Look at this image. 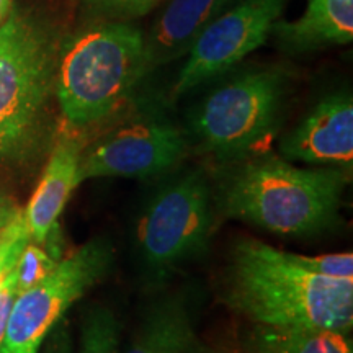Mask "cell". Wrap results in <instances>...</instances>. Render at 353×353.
<instances>
[{
    "label": "cell",
    "mask_w": 353,
    "mask_h": 353,
    "mask_svg": "<svg viewBox=\"0 0 353 353\" xmlns=\"http://www.w3.org/2000/svg\"><path fill=\"white\" fill-rule=\"evenodd\" d=\"M214 174L216 213L293 237L319 236L337 224L352 176L335 167L301 169L268 151L221 164Z\"/></svg>",
    "instance_id": "cell-1"
},
{
    "label": "cell",
    "mask_w": 353,
    "mask_h": 353,
    "mask_svg": "<svg viewBox=\"0 0 353 353\" xmlns=\"http://www.w3.org/2000/svg\"><path fill=\"white\" fill-rule=\"evenodd\" d=\"M223 301L252 324L345 334L353 327V280L304 270L288 252L250 237L232 247Z\"/></svg>",
    "instance_id": "cell-2"
},
{
    "label": "cell",
    "mask_w": 353,
    "mask_h": 353,
    "mask_svg": "<svg viewBox=\"0 0 353 353\" xmlns=\"http://www.w3.org/2000/svg\"><path fill=\"white\" fill-rule=\"evenodd\" d=\"M144 38L130 21H99L64 44L54 90L68 125H97L125 103L148 72Z\"/></svg>",
    "instance_id": "cell-3"
},
{
    "label": "cell",
    "mask_w": 353,
    "mask_h": 353,
    "mask_svg": "<svg viewBox=\"0 0 353 353\" xmlns=\"http://www.w3.org/2000/svg\"><path fill=\"white\" fill-rule=\"evenodd\" d=\"M214 216L213 185L205 169H172L161 175L132 226V252L145 285L161 288L208 252Z\"/></svg>",
    "instance_id": "cell-4"
},
{
    "label": "cell",
    "mask_w": 353,
    "mask_h": 353,
    "mask_svg": "<svg viewBox=\"0 0 353 353\" xmlns=\"http://www.w3.org/2000/svg\"><path fill=\"white\" fill-rule=\"evenodd\" d=\"M286 79L280 69L245 70L203 99L190 118L203 152L221 164L267 151L278 130Z\"/></svg>",
    "instance_id": "cell-5"
},
{
    "label": "cell",
    "mask_w": 353,
    "mask_h": 353,
    "mask_svg": "<svg viewBox=\"0 0 353 353\" xmlns=\"http://www.w3.org/2000/svg\"><path fill=\"white\" fill-rule=\"evenodd\" d=\"M56 63L51 39L32 20L12 13L0 25V162L33 141L54 90Z\"/></svg>",
    "instance_id": "cell-6"
},
{
    "label": "cell",
    "mask_w": 353,
    "mask_h": 353,
    "mask_svg": "<svg viewBox=\"0 0 353 353\" xmlns=\"http://www.w3.org/2000/svg\"><path fill=\"white\" fill-rule=\"evenodd\" d=\"M114 260L113 244L94 237L33 288L17 294L0 353H38L44 339L88 290L108 275Z\"/></svg>",
    "instance_id": "cell-7"
},
{
    "label": "cell",
    "mask_w": 353,
    "mask_h": 353,
    "mask_svg": "<svg viewBox=\"0 0 353 353\" xmlns=\"http://www.w3.org/2000/svg\"><path fill=\"white\" fill-rule=\"evenodd\" d=\"M188 141L175 123L157 112H141L114 123L82 149L79 180L156 179L175 169Z\"/></svg>",
    "instance_id": "cell-8"
},
{
    "label": "cell",
    "mask_w": 353,
    "mask_h": 353,
    "mask_svg": "<svg viewBox=\"0 0 353 353\" xmlns=\"http://www.w3.org/2000/svg\"><path fill=\"white\" fill-rule=\"evenodd\" d=\"M286 0H239L219 13L188 51L174 94L182 95L210 79L228 72L245 56L259 50L283 13Z\"/></svg>",
    "instance_id": "cell-9"
},
{
    "label": "cell",
    "mask_w": 353,
    "mask_h": 353,
    "mask_svg": "<svg viewBox=\"0 0 353 353\" xmlns=\"http://www.w3.org/2000/svg\"><path fill=\"white\" fill-rule=\"evenodd\" d=\"M281 157L350 172L353 167V100L347 92L322 99L280 143Z\"/></svg>",
    "instance_id": "cell-10"
},
{
    "label": "cell",
    "mask_w": 353,
    "mask_h": 353,
    "mask_svg": "<svg viewBox=\"0 0 353 353\" xmlns=\"http://www.w3.org/2000/svg\"><path fill=\"white\" fill-rule=\"evenodd\" d=\"M82 149L81 139L70 131L68 125L56 139L41 180L23 210L32 241L39 245L46 244L51 234L56 231L57 221L63 214L70 195L81 185L79 164Z\"/></svg>",
    "instance_id": "cell-11"
},
{
    "label": "cell",
    "mask_w": 353,
    "mask_h": 353,
    "mask_svg": "<svg viewBox=\"0 0 353 353\" xmlns=\"http://www.w3.org/2000/svg\"><path fill=\"white\" fill-rule=\"evenodd\" d=\"M195 321L190 290L162 294L145 307L123 353H185L196 339Z\"/></svg>",
    "instance_id": "cell-12"
},
{
    "label": "cell",
    "mask_w": 353,
    "mask_h": 353,
    "mask_svg": "<svg viewBox=\"0 0 353 353\" xmlns=\"http://www.w3.org/2000/svg\"><path fill=\"white\" fill-rule=\"evenodd\" d=\"M232 0H169L145 39V68H157L187 54L203 30Z\"/></svg>",
    "instance_id": "cell-13"
},
{
    "label": "cell",
    "mask_w": 353,
    "mask_h": 353,
    "mask_svg": "<svg viewBox=\"0 0 353 353\" xmlns=\"http://www.w3.org/2000/svg\"><path fill=\"white\" fill-rule=\"evenodd\" d=\"M272 33L291 50L347 44L353 39V0H307L294 21H275Z\"/></svg>",
    "instance_id": "cell-14"
},
{
    "label": "cell",
    "mask_w": 353,
    "mask_h": 353,
    "mask_svg": "<svg viewBox=\"0 0 353 353\" xmlns=\"http://www.w3.org/2000/svg\"><path fill=\"white\" fill-rule=\"evenodd\" d=\"M242 353H353L345 332L252 324L242 335Z\"/></svg>",
    "instance_id": "cell-15"
},
{
    "label": "cell",
    "mask_w": 353,
    "mask_h": 353,
    "mask_svg": "<svg viewBox=\"0 0 353 353\" xmlns=\"http://www.w3.org/2000/svg\"><path fill=\"white\" fill-rule=\"evenodd\" d=\"M121 322L112 307L95 304L85 312L79 353H120Z\"/></svg>",
    "instance_id": "cell-16"
},
{
    "label": "cell",
    "mask_w": 353,
    "mask_h": 353,
    "mask_svg": "<svg viewBox=\"0 0 353 353\" xmlns=\"http://www.w3.org/2000/svg\"><path fill=\"white\" fill-rule=\"evenodd\" d=\"M57 262H59V257L56 254L50 252L37 242L30 241L13 267L17 278V291L23 293V291L33 288L54 270Z\"/></svg>",
    "instance_id": "cell-17"
},
{
    "label": "cell",
    "mask_w": 353,
    "mask_h": 353,
    "mask_svg": "<svg viewBox=\"0 0 353 353\" xmlns=\"http://www.w3.org/2000/svg\"><path fill=\"white\" fill-rule=\"evenodd\" d=\"M165 0H82L97 21H130L144 17Z\"/></svg>",
    "instance_id": "cell-18"
},
{
    "label": "cell",
    "mask_w": 353,
    "mask_h": 353,
    "mask_svg": "<svg viewBox=\"0 0 353 353\" xmlns=\"http://www.w3.org/2000/svg\"><path fill=\"white\" fill-rule=\"evenodd\" d=\"M290 259L298 267L304 270L316 273V275L337 278V280H353V254H329V255H316V257H307V255L290 254Z\"/></svg>",
    "instance_id": "cell-19"
},
{
    "label": "cell",
    "mask_w": 353,
    "mask_h": 353,
    "mask_svg": "<svg viewBox=\"0 0 353 353\" xmlns=\"http://www.w3.org/2000/svg\"><path fill=\"white\" fill-rule=\"evenodd\" d=\"M38 353H74V339L68 321L63 319L57 322L48 334V337L44 339Z\"/></svg>",
    "instance_id": "cell-20"
},
{
    "label": "cell",
    "mask_w": 353,
    "mask_h": 353,
    "mask_svg": "<svg viewBox=\"0 0 353 353\" xmlns=\"http://www.w3.org/2000/svg\"><path fill=\"white\" fill-rule=\"evenodd\" d=\"M17 294H19V291H17L15 272L10 270L6 280L2 281V286H0V347H2L3 337H6L7 322L8 317H10V311Z\"/></svg>",
    "instance_id": "cell-21"
},
{
    "label": "cell",
    "mask_w": 353,
    "mask_h": 353,
    "mask_svg": "<svg viewBox=\"0 0 353 353\" xmlns=\"http://www.w3.org/2000/svg\"><path fill=\"white\" fill-rule=\"evenodd\" d=\"M21 208L15 201L10 200L7 195H3V193L0 192V234H2L3 229L17 218V214H19Z\"/></svg>",
    "instance_id": "cell-22"
},
{
    "label": "cell",
    "mask_w": 353,
    "mask_h": 353,
    "mask_svg": "<svg viewBox=\"0 0 353 353\" xmlns=\"http://www.w3.org/2000/svg\"><path fill=\"white\" fill-rule=\"evenodd\" d=\"M12 8L13 0H0V25L6 23L8 17L12 15Z\"/></svg>",
    "instance_id": "cell-23"
},
{
    "label": "cell",
    "mask_w": 353,
    "mask_h": 353,
    "mask_svg": "<svg viewBox=\"0 0 353 353\" xmlns=\"http://www.w3.org/2000/svg\"><path fill=\"white\" fill-rule=\"evenodd\" d=\"M185 353H218V352L213 350V348H210L208 345H205V343L198 342L195 339V342L188 347V350Z\"/></svg>",
    "instance_id": "cell-24"
}]
</instances>
